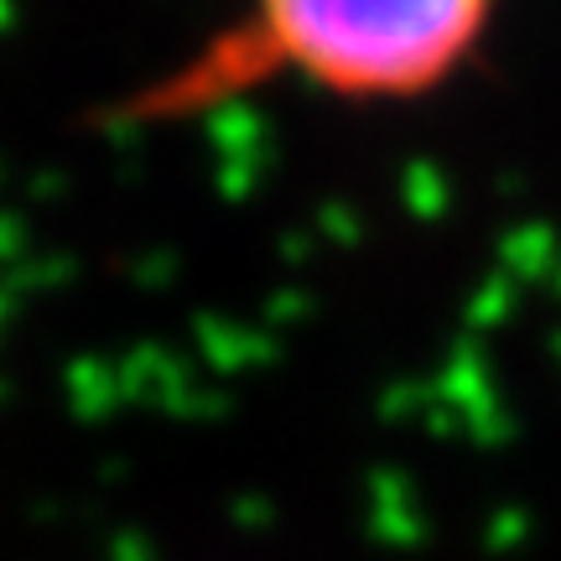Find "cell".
<instances>
[{
    "instance_id": "obj_1",
    "label": "cell",
    "mask_w": 561,
    "mask_h": 561,
    "mask_svg": "<svg viewBox=\"0 0 561 561\" xmlns=\"http://www.w3.org/2000/svg\"><path fill=\"white\" fill-rule=\"evenodd\" d=\"M504 0H234L178 62L115 104L121 125H187L291 89L348 110H396L453 89Z\"/></svg>"
}]
</instances>
